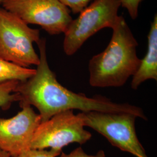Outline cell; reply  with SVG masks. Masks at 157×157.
<instances>
[{"mask_svg":"<svg viewBox=\"0 0 157 157\" xmlns=\"http://www.w3.org/2000/svg\"><path fill=\"white\" fill-rule=\"evenodd\" d=\"M37 44L40 62L36 73L26 81L19 82L14 93L19 94V105L34 106L39 110L41 122L56 113L75 109L82 112H127L147 120L140 107L128 103L114 102L102 95L89 98L84 94L76 93L64 87L58 82L56 75L48 65L46 40L40 39Z\"/></svg>","mask_w":157,"mask_h":157,"instance_id":"cell-1","label":"cell"},{"mask_svg":"<svg viewBox=\"0 0 157 157\" xmlns=\"http://www.w3.org/2000/svg\"><path fill=\"white\" fill-rule=\"evenodd\" d=\"M112 29V37L107 48L93 56L89 63L92 87H121L140 67L138 43L123 16L118 17Z\"/></svg>","mask_w":157,"mask_h":157,"instance_id":"cell-2","label":"cell"},{"mask_svg":"<svg viewBox=\"0 0 157 157\" xmlns=\"http://www.w3.org/2000/svg\"><path fill=\"white\" fill-rule=\"evenodd\" d=\"M40 39V30L11 12L0 8V58L24 67L37 66L40 57L33 47Z\"/></svg>","mask_w":157,"mask_h":157,"instance_id":"cell-3","label":"cell"},{"mask_svg":"<svg viewBox=\"0 0 157 157\" xmlns=\"http://www.w3.org/2000/svg\"><path fill=\"white\" fill-rule=\"evenodd\" d=\"M84 126L90 127L102 135L121 151L136 157H148L136 132V115L127 112L99 111L78 113Z\"/></svg>","mask_w":157,"mask_h":157,"instance_id":"cell-4","label":"cell"},{"mask_svg":"<svg viewBox=\"0 0 157 157\" xmlns=\"http://www.w3.org/2000/svg\"><path fill=\"white\" fill-rule=\"evenodd\" d=\"M121 0H94L72 19L64 33L63 51L71 56L84 43L102 29H112L118 19Z\"/></svg>","mask_w":157,"mask_h":157,"instance_id":"cell-5","label":"cell"},{"mask_svg":"<svg viewBox=\"0 0 157 157\" xmlns=\"http://www.w3.org/2000/svg\"><path fill=\"white\" fill-rule=\"evenodd\" d=\"M83 120L73 110L56 113L48 121L40 123L32 139L30 149H62L73 143L82 145L91 138V133L84 129Z\"/></svg>","mask_w":157,"mask_h":157,"instance_id":"cell-6","label":"cell"},{"mask_svg":"<svg viewBox=\"0 0 157 157\" xmlns=\"http://www.w3.org/2000/svg\"><path fill=\"white\" fill-rule=\"evenodd\" d=\"M2 6L28 25H39L50 35L64 33L73 19L70 10L59 0H7Z\"/></svg>","mask_w":157,"mask_h":157,"instance_id":"cell-7","label":"cell"},{"mask_svg":"<svg viewBox=\"0 0 157 157\" xmlns=\"http://www.w3.org/2000/svg\"><path fill=\"white\" fill-rule=\"evenodd\" d=\"M22 111L10 119L0 118V150L15 157L30 149L34 134L41 122L32 106L19 105Z\"/></svg>","mask_w":157,"mask_h":157,"instance_id":"cell-8","label":"cell"},{"mask_svg":"<svg viewBox=\"0 0 157 157\" xmlns=\"http://www.w3.org/2000/svg\"><path fill=\"white\" fill-rule=\"evenodd\" d=\"M149 79L157 80V15L155 14L148 34V49L140 65L133 76L131 87L137 90L141 83Z\"/></svg>","mask_w":157,"mask_h":157,"instance_id":"cell-9","label":"cell"},{"mask_svg":"<svg viewBox=\"0 0 157 157\" xmlns=\"http://www.w3.org/2000/svg\"><path fill=\"white\" fill-rule=\"evenodd\" d=\"M36 69L17 65L0 58V83L15 80L25 82L36 73Z\"/></svg>","mask_w":157,"mask_h":157,"instance_id":"cell-10","label":"cell"},{"mask_svg":"<svg viewBox=\"0 0 157 157\" xmlns=\"http://www.w3.org/2000/svg\"><path fill=\"white\" fill-rule=\"evenodd\" d=\"M19 82L12 80L0 83V108L8 109L14 102L19 101V96L14 93Z\"/></svg>","mask_w":157,"mask_h":157,"instance_id":"cell-11","label":"cell"},{"mask_svg":"<svg viewBox=\"0 0 157 157\" xmlns=\"http://www.w3.org/2000/svg\"><path fill=\"white\" fill-rule=\"evenodd\" d=\"M61 152L52 149L49 150L29 149L13 157H56L61 154Z\"/></svg>","mask_w":157,"mask_h":157,"instance_id":"cell-12","label":"cell"},{"mask_svg":"<svg viewBox=\"0 0 157 157\" xmlns=\"http://www.w3.org/2000/svg\"><path fill=\"white\" fill-rule=\"evenodd\" d=\"M94 0H59L73 14L79 13Z\"/></svg>","mask_w":157,"mask_h":157,"instance_id":"cell-13","label":"cell"},{"mask_svg":"<svg viewBox=\"0 0 157 157\" xmlns=\"http://www.w3.org/2000/svg\"><path fill=\"white\" fill-rule=\"evenodd\" d=\"M143 0H121V6L129 13L130 17L135 20L138 17L139 6Z\"/></svg>","mask_w":157,"mask_h":157,"instance_id":"cell-14","label":"cell"},{"mask_svg":"<svg viewBox=\"0 0 157 157\" xmlns=\"http://www.w3.org/2000/svg\"><path fill=\"white\" fill-rule=\"evenodd\" d=\"M61 157H106L105 152L100 150L94 155H89L85 152L82 147H78L69 154L61 152Z\"/></svg>","mask_w":157,"mask_h":157,"instance_id":"cell-15","label":"cell"},{"mask_svg":"<svg viewBox=\"0 0 157 157\" xmlns=\"http://www.w3.org/2000/svg\"><path fill=\"white\" fill-rule=\"evenodd\" d=\"M0 157H11L8 153L0 150Z\"/></svg>","mask_w":157,"mask_h":157,"instance_id":"cell-16","label":"cell"},{"mask_svg":"<svg viewBox=\"0 0 157 157\" xmlns=\"http://www.w3.org/2000/svg\"><path fill=\"white\" fill-rule=\"evenodd\" d=\"M6 1H7V0H0V4H2L3 2H4Z\"/></svg>","mask_w":157,"mask_h":157,"instance_id":"cell-17","label":"cell"}]
</instances>
